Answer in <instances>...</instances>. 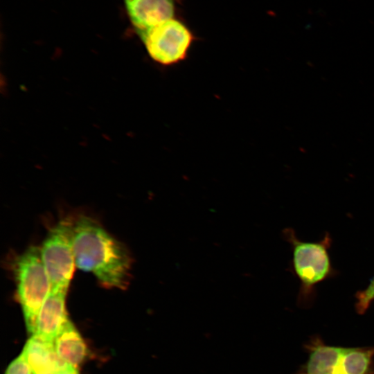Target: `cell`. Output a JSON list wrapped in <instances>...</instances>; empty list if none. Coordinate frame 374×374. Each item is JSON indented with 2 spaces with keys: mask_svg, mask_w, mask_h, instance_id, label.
<instances>
[{
  "mask_svg": "<svg viewBox=\"0 0 374 374\" xmlns=\"http://www.w3.org/2000/svg\"><path fill=\"white\" fill-rule=\"evenodd\" d=\"M72 242L76 267L91 273L104 287H127L132 264L130 253L97 221L79 216L73 222Z\"/></svg>",
  "mask_w": 374,
  "mask_h": 374,
  "instance_id": "cell-1",
  "label": "cell"
},
{
  "mask_svg": "<svg viewBox=\"0 0 374 374\" xmlns=\"http://www.w3.org/2000/svg\"><path fill=\"white\" fill-rule=\"evenodd\" d=\"M136 33L174 18L176 0H123Z\"/></svg>",
  "mask_w": 374,
  "mask_h": 374,
  "instance_id": "cell-7",
  "label": "cell"
},
{
  "mask_svg": "<svg viewBox=\"0 0 374 374\" xmlns=\"http://www.w3.org/2000/svg\"><path fill=\"white\" fill-rule=\"evenodd\" d=\"M58 357L66 364L78 368L87 354V348L81 335L69 319L53 341Z\"/></svg>",
  "mask_w": 374,
  "mask_h": 374,
  "instance_id": "cell-10",
  "label": "cell"
},
{
  "mask_svg": "<svg viewBox=\"0 0 374 374\" xmlns=\"http://www.w3.org/2000/svg\"><path fill=\"white\" fill-rule=\"evenodd\" d=\"M5 374H33L32 369L21 353L7 367Z\"/></svg>",
  "mask_w": 374,
  "mask_h": 374,
  "instance_id": "cell-12",
  "label": "cell"
},
{
  "mask_svg": "<svg viewBox=\"0 0 374 374\" xmlns=\"http://www.w3.org/2000/svg\"><path fill=\"white\" fill-rule=\"evenodd\" d=\"M12 269L26 326L33 335L41 308L51 292L40 247L30 246L26 249L15 258Z\"/></svg>",
  "mask_w": 374,
  "mask_h": 374,
  "instance_id": "cell-4",
  "label": "cell"
},
{
  "mask_svg": "<svg viewBox=\"0 0 374 374\" xmlns=\"http://www.w3.org/2000/svg\"><path fill=\"white\" fill-rule=\"evenodd\" d=\"M374 301V276L364 290L355 294V310L357 314H364Z\"/></svg>",
  "mask_w": 374,
  "mask_h": 374,
  "instance_id": "cell-11",
  "label": "cell"
},
{
  "mask_svg": "<svg viewBox=\"0 0 374 374\" xmlns=\"http://www.w3.org/2000/svg\"><path fill=\"white\" fill-rule=\"evenodd\" d=\"M283 235L291 245L292 269L300 281L298 303L309 305L314 298L316 285L336 274L328 251L332 240L326 233L318 242L302 241L292 228L284 229Z\"/></svg>",
  "mask_w": 374,
  "mask_h": 374,
  "instance_id": "cell-2",
  "label": "cell"
},
{
  "mask_svg": "<svg viewBox=\"0 0 374 374\" xmlns=\"http://www.w3.org/2000/svg\"><path fill=\"white\" fill-rule=\"evenodd\" d=\"M73 222L61 220L48 231L40 247L51 291L68 292L76 267L72 242Z\"/></svg>",
  "mask_w": 374,
  "mask_h": 374,
  "instance_id": "cell-5",
  "label": "cell"
},
{
  "mask_svg": "<svg viewBox=\"0 0 374 374\" xmlns=\"http://www.w3.org/2000/svg\"><path fill=\"white\" fill-rule=\"evenodd\" d=\"M22 353L33 374H57L68 365L58 357L53 342L35 335L27 340Z\"/></svg>",
  "mask_w": 374,
  "mask_h": 374,
  "instance_id": "cell-9",
  "label": "cell"
},
{
  "mask_svg": "<svg viewBox=\"0 0 374 374\" xmlns=\"http://www.w3.org/2000/svg\"><path fill=\"white\" fill-rule=\"evenodd\" d=\"M57 374H79L78 368L70 365H67Z\"/></svg>",
  "mask_w": 374,
  "mask_h": 374,
  "instance_id": "cell-13",
  "label": "cell"
},
{
  "mask_svg": "<svg viewBox=\"0 0 374 374\" xmlns=\"http://www.w3.org/2000/svg\"><path fill=\"white\" fill-rule=\"evenodd\" d=\"M67 292L51 291L38 315L36 330L33 334L53 342L64 323L69 319L66 299Z\"/></svg>",
  "mask_w": 374,
  "mask_h": 374,
  "instance_id": "cell-8",
  "label": "cell"
},
{
  "mask_svg": "<svg viewBox=\"0 0 374 374\" xmlns=\"http://www.w3.org/2000/svg\"><path fill=\"white\" fill-rule=\"evenodd\" d=\"M305 349L308 359L296 374H374V346H330L314 335Z\"/></svg>",
  "mask_w": 374,
  "mask_h": 374,
  "instance_id": "cell-3",
  "label": "cell"
},
{
  "mask_svg": "<svg viewBox=\"0 0 374 374\" xmlns=\"http://www.w3.org/2000/svg\"><path fill=\"white\" fill-rule=\"evenodd\" d=\"M137 34L150 57L164 66L184 60L194 41L190 29L175 17Z\"/></svg>",
  "mask_w": 374,
  "mask_h": 374,
  "instance_id": "cell-6",
  "label": "cell"
}]
</instances>
